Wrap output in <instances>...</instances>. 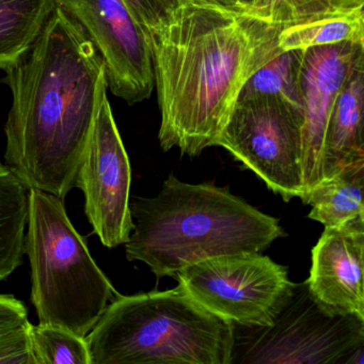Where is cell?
Wrapping results in <instances>:
<instances>
[{"label": "cell", "mask_w": 364, "mask_h": 364, "mask_svg": "<svg viewBox=\"0 0 364 364\" xmlns=\"http://www.w3.org/2000/svg\"><path fill=\"white\" fill-rule=\"evenodd\" d=\"M284 18L282 3L181 0L149 33L165 152L193 159L217 146L247 80L282 52Z\"/></svg>", "instance_id": "cell-1"}, {"label": "cell", "mask_w": 364, "mask_h": 364, "mask_svg": "<svg viewBox=\"0 0 364 364\" xmlns=\"http://www.w3.org/2000/svg\"><path fill=\"white\" fill-rule=\"evenodd\" d=\"M6 166L29 189L65 200L107 97L105 67L82 27L57 5L9 67Z\"/></svg>", "instance_id": "cell-2"}, {"label": "cell", "mask_w": 364, "mask_h": 364, "mask_svg": "<svg viewBox=\"0 0 364 364\" xmlns=\"http://www.w3.org/2000/svg\"><path fill=\"white\" fill-rule=\"evenodd\" d=\"M134 228L125 253L159 279L220 255L262 252L284 237L278 219L264 214L229 187L188 184L170 174L153 198L131 203Z\"/></svg>", "instance_id": "cell-3"}, {"label": "cell", "mask_w": 364, "mask_h": 364, "mask_svg": "<svg viewBox=\"0 0 364 364\" xmlns=\"http://www.w3.org/2000/svg\"><path fill=\"white\" fill-rule=\"evenodd\" d=\"M234 336L178 284L117 295L86 340L91 364H232Z\"/></svg>", "instance_id": "cell-4"}, {"label": "cell", "mask_w": 364, "mask_h": 364, "mask_svg": "<svg viewBox=\"0 0 364 364\" xmlns=\"http://www.w3.org/2000/svg\"><path fill=\"white\" fill-rule=\"evenodd\" d=\"M65 200L29 189L24 253L31 268V302L39 323L86 338L117 295L72 225Z\"/></svg>", "instance_id": "cell-5"}, {"label": "cell", "mask_w": 364, "mask_h": 364, "mask_svg": "<svg viewBox=\"0 0 364 364\" xmlns=\"http://www.w3.org/2000/svg\"><path fill=\"white\" fill-rule=\"evenodd\" d=\"M176 276L206 310L247 328L274 325L297 287L289 280L287 267L261 252L204 259Z\"/></svg>", "instance_id": "cell-6"}, {"label": "cell", "mask_w": 364, "mask_h": 364, "mask_svg": "<svg viewBox=\"0 0 364 364\" xmlns=\"http://www.w3.org/2000/svg\"><path fill=\"white\" fill-rule=\"evenodd\" d=\"M302 125L297 106L269 97L242 100L236 102L217 146L289 202L304 193Z\"/></svg>", "instance_id": "cell-7"}, {"label": "cell", "mask_w": 364, "mask_h": 364, "mask_svg": "<svg viewBox=\"0 0 364 364\" xmlns=\"http://www.w3.org/2000/svg\"><path fill=\"white\" fill-rule=\"evenodd\" d=\"M255 329L240 362L344 363L363 346L364 321L328 310L311 295L306 282L297 284L274 325Z\"/></svg>", "instance_id": "cell-8"}, {"label": "cell", "mask_w": 364, "mask_h": 364, "mask_svg": "<svg viewBox=\"0 0 364 364\" xmlns=\"http://www.w3.org/2000/svg\"><path fill=\"white\" fill-rule=\"evenodd\" d=\"M82 27L105 67L108 88L135 105L154 89L150 41L124 0H57Z\"/></svg>", "instance_id": "cell-9"}, {"label": "cell", "mask_w": 364, "mask_h": 364, "mask_svg": "<svg viewBox=\"0 0 364 364\" xmlns=\"http://www.w3.org/2000/svg\"><path fill=\"white\" fill-rule=\"evenodd\" d=\"M132 169L108 97L76 174L75 187L85 196V213L93 232L107 248L129 242L133 231Z\"/></svg>", "instance_id": "cell-10"}, {"label": "cell", "mask_w": 364, "mask_h": 364, "mask_svg": "<svg viewBox=\"0 0 364 364\" xmlns=\"http://www.w3.org/2000/svg\"><path fill=\"white\" fill-rule=\"evenodd\" d=\"M364 59V42H343L304 50L299 88L302 117L304 199L323 181L326 133L334 102L347 78Z\"/></svg>", "instance_id": "cell-11"}, {"label": "cell", "mask_w": 364, "mask_h": 364, "mask_svg": "<svg viewBox=\"0 0 364 364\" xmlns=\"http://www.w3.org/2000/svg\"><path fill=\"white\" fill-rule=\"evenodd\" d=\"M363 264L364 217L325 228L312 249L309 291L331 312L364 321Z\"/></svg>", "instance_id": "cell-12"}, {"label": "cell", "mask_w": 364, "mask_h": 364, "mask_svg": "<svg viewBox=\"0 0 364 364\" xmlns=\"http://www.w3.org/2000/svg\"><path fill=\"white\" fill-rule=\"evenodd\" d=\"M284 25L279 48L284 50L364 42V0H281Z\"/></svg>", "instance_id": "cell-13"}, {"label": "cell", "mask_w": 364, "mask_h": 364, "mask_svg": "<svg viewBox=\"0 0 364 364\" xmlns=\"http://www.w3.org/2000/svg\"><path fill=\"white\" fill-rule=\"evenodd\" d=\"M364 59L345 82L334 102L326 133L323 181L364 161Z\"/></svg>", "instance_id": "cell-14"}, {"label": "cell", "mask_w": 364, "mask_h": 364, "mask_svg": "<svg viewBox=\"0 0 364 364\" xmlns=\"http://www.w3.org/2000/svg\"><path fill=\"white\" fill-rule=\"evenodd\" d=\"M363 186L364 161H360L321 181L301 201L312 208L309 218L325 228L338 227L364 217Z\"/></svg>", "instance_id": "cell-15"}, {"label": "cell", "mask_w": 364, "mask_h": 364, "mask_svg": "<svg viewBox=\"0 0 364 364\" xmlns=\"http://www.w3.org/2000/svg\"><path fill=\"white\" fill-rule=\"evenodd\" d=\"M28 204V187L0 161V282L22 265Z\"/></svg>", "instance_id": "cell-16"}, {"label": "cell", "mask_w": 364, "mask_h": 364, "mask_svg": "<svg viewBox=\"0 0 364 364\" xmlns=\"http://www.w3.org/2000/svg\"><path fill=\"white\" fill-rule=\"evenodd\" d=\"M57 5V0H0V69L33 44Z\"/></svg>", "instance_id": "cell-17"}, {"label": "cell", "mask_w": 364, "mask_h": 364, "mask_svg": "<svg viewBox=\"0 0 364 364\" xmlns=\"http://www.w3.org/2000/svg\"><path fill=\"white\" fill-rule=\"evenodd\" d=\"M304 55L300 50L279 53L247 80L237 101L269 97L301 109L299 78Z\"/></svg>", "instance_id": "cell-18"}, {"label": "cell", "mask_w": 364, "mask_h": 364, "mask_svg": "<svg viewBox=\"0 0 364 364\" xmlns=\"http://www.w3.org/2000/svg\"><path fill=\"white\" fill-rule=\"evenodd\" d=\"M35 364H91L86 338L55 326L29 323Z\"/></svg>", "instance_id": "cell-19"}, {"label": "cell", "mask_w": 364, "mask_h": 364, "mask_svg": "<svg viewBox=\"0 0 364 364\" xmlns=\"http://www.w3.org/2000/svg\"><path fill=\"white\" fill-rule=\"evenodd\" d=\"M31 321L0 333V363L35 364L29 342Z\"/></svg>", "instance_id": "cell-20"}, {"label": "cell", "mask_w": 364, "mask_h": 364, "mask_svg": "<svg viewBox=\"0 0 364 364\" xmlns=\"http://www.w3.org/2000/svg\"><path fill=\"white\" fill-rule=\"evenodd\" d=\"M181 0H124L125 5L133 14L146 35L159 26Z\"/></svg>", "instance_id": "cell-21"}, {"label": "cell", "mask_w": 364, "mask_h": 364, "mask_svg": "<svg viewBox=\"0 0 364 364\" xmlns=\"http://www.w3.org/2000/svg\"><path fill=\"white\" fill-rule=\"evenodd\" d=\"M28 321V309L12 295L0 294V333Z\"/></svg>", "instance_id": "cell-22"}, {"label": "cell", "mask_w": 364, "mask_h": 364, "mask_svg": "<svg viewBox=\"0 0 364 364\" xmlns=\"http://www.w3.org/2000/svg\"><path fill=\"white\" fill-rule=\"evenodd\" d=\"M210 3L218 4L221 6H228V7H234V6L250 5L249 0H206Z\"/></svg>", "instance_id": "cell-23"}, {"label": "cell", "mask_w": 364, "mask_h": 364, "mask_svg": "<svg viewBox=\"0 0 364 364\" xmlns=\"http://www.w3.org/2000/svg\"><path fill=\"white\" fill-rule=\"evenodd\" d=\"M279 1H281V0H259V1L253 6L276 5Z\"/></svg>", "instance_id": "cell-24"}, {"label": "cell", "mask_w": 364, "mask_h": 364, "mask_svg": "<svg viewBox=\"0 0 364 364\" xmlns=\"http://www.w3.org/2000/svg\"><path fill=\"white\" fill-rule=\"evenodd\" d=\"M257 1H259V0H249V4H250V5H255Z\"/></svg>", "instance_id": "cell-25"}]
</instances>
